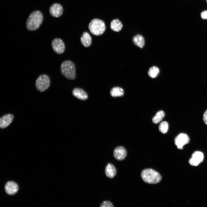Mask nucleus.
I'll list each match as a JSON object with an SVG mask.
<instances>
[{"mask_svg":"<svg viewBox=\"0 0 207 207\" xmlns=\"http://www.w3.org/2000/svg\"><path fill=\"white\" fill-rule=\"evenodd\" d=\"M43 19V15L40 11H36L32 12L29 15L26 22L27 29L30 31L37 30L41 24Z\"/></svg>","mask_w":207,"mask_h":207,"instance_id":"1","label":"nucleus"},{"mask_svg":"<svg viewBox=\"0 0 207 207\" xmlns=\"http://www.w3.org/2000/svg\"><path fill=\"white\" fill-rule=\"evenodd\" d=\"M141 176L144 182L149 184L157 183L162 179L161 176L158 172L150 168L143 170L141 173Z\"/></svg>","mask_w":207,"mask_h":207,"instance_id":"2","label":"nucleus"},{"mask_svg":"<svg viewBox=\"0 0 207 207\" xmlns=\"http://www.w3.org/2000/svg\"><path fill=\"white\" fill-rule=\"evenodd\" d=\"M62 74L65 77L70 80H74L76 78V69L73 62L70 60L63 62L60 66Z\"/></svg>","mask_w":207,"mask_h":207,"instance_id":"3","label":"nucleus"},{"mask_svg":"<svg viewBox=\"0 0 207 207\" xmlns=\"http://www.w3.org/2000/svg\"><path fill=\"white\" fill-rule=\"evenodd\" d=\"M88 27L90 32L96 36L102 34L106 29V25L104 22L97 18L93 19L89 23Z\"/></svg>","mask_w":207,"mask_h":207,"instance_id":"4","label":"nucleus"},{"mask_svg":"<svg viewBox=\"0 0 207 207\" xmlns=\"http://www.w3.org/2000/svg\"><path fill=\"white\" fill-rule=\"evenodd\" d=\"M50 84V80L46 74L39 75L35 81V86L37 90L41 92L45 91L49 88Z\"/></svg>","mask_w":207,"mask_h":207,"instance_id":"5","label":"nucleus"},{"mask_svg":"<svg viewBox=\"0 0 207 207\" xmlns=\"http://www.w3.org/2000/svg\"><path fill=\"white\" fill-rule=\"evenodd\" d=\"M189 141L190 139L188 135L184 133H180L175 137V144L178 149H182L183 146L189 143Z\"/></svg>","mask_w":207,"mask_h":207,"instance_id":"6","label":"nucleus"},{"mask_svg":"<svg viewBox=\"0 0 207 207\" xmlns=\"http://www.w3.org/2000/svg\"><path fill=\"white\" fill-rule=\"evenodd\" d=\"M51 45L54 51L57 54L64 53L65 49V45L63 41L60 39L56 38L51 42Z\"/></svg>","mask_w":207,"mask_h":207,"instance_id":"7","label":"nucleus"},{"mask_svg":"<svg viewBox=\"0 0 207 207\" xmlns=\"http://www.w3.org/2000/svg\"><path fill=\"white\" fill-rule=\"evenodd\" d=\"M203 153L199 151L195 152L189 160V163L192 166H197L202 162L204 159Z\"/></svg>","mask_w":207,"mask_h":207,"instance_id":"8","label":"nucleus"},{"mask_svg":"<svg viewBox=\"0 0 207 207\" xmlns=\"http://www.w3.org/2000/svg\"><path fill=\"white\" fill-rule=\"evenodd\" d=\"M113 155L116 159L121 161L124 159L127 156V152L126 149L122 146L116 147L113 152Z\"/></svg>","mask_w":207,"mask_h":207,"instance_id":"9","label":"nucleus"},{"mask_svg":"<svg viewBox=\"0 0 207 207\" xmlns=\"http://www.w3.org/2000/svg\"><path fill=\"white\" fill-rule=\"evenodd\" d=\"M63 10L62 6L57 3L52 4L49 8V12L51 15L56 18L62 15Z\"/></svg>","mask_w":207,"mask_h":207,"instance_id":"10","label":"nucleus"},{"mask_svg":"<svg viewBox=\"0 0 207 207\" xmlns=\"http://www.w3.org/2000/svg\"><path fill=\"white\" fill-rule=\"evenodd\" d=\"M5 192L7 194L13 195L18 191V187L15 182L13 181H9L5 184Z\"/></svg>","mask_w":207,"mask_h":207,"instance_id":"11","label":"nucleus"},{"mask_svg":"<svg viewBox=\"0 0 207 207\" xmlns=\"http://www.w3.org/2000/svg\"><path fill=\"white\" fill-rule=\"evenodd\" d=\"M14 119V116L11 114L5 115L0 119V127L1 129L7 127L12 122Z\"/></svg>","mask_w":207,"mask_h":207,"instance_id":"12","label":"nucleus"},{"mask_svg":"<svg viewBox=\"0 0 207 207\" xmlns=\"http://www.w3.org/2000/svg\"><path fill=\"white\" fill-rule=\"evenodd\" d=\"M105 173L108 177L111 179L113 178L116 174V169L113 164L109 163L106 167Z\"/></svg>","mask_w":207,"mask_h":207,"instance_id":"13","label":"nucleus"},{"mask_svg":"<svg viewBox=\"0 0 207 207\" xmlns=\"http://www.w3.org/2000/svg\"><path fill=\"white\" fill-rule=\"evenodd\" d=\"M73 95L77 98L82 100H85L88 97L87 93L83 89L75 88L72 91Z\"/></svg>","mask_w":207,"mask_h":207,"instance_id":"14","label":"nucleus"},{"mask_svg":"<svg viewBox=\"0 0 207 207\" xmlns=\"http://www.w3.org/2000/svg\"><path fill=\"white\" fill-rule=\"evenodd\" d=\"M82 44L85 47H89L91 43L92 39L91 36L87 32H84L80 38Z\"/></svg>","mask_w":207,"mask_h":207,"instance_id":"15","label":"nucleus"},{"mask_svg":"<svg viewBox=\"0 0 207 207\" xmlns=\"http://www.w3.org/2000/svg\"><path fill=\"white\" fill-rule=\"evenodd\" d=\"M122 27L121 22L118 19L113 20L110 23V28L114 32H118L121 30Z\"/></svg>","mask_w":207,"mask_h":207,"instance_id":"16","label":"nucleus"},{"mask_svg":"<svg viewBox=\"0 0 207 207\" xmlns=\"http://www.w3.org/2000/svg\"><path fill=\"white\" fill-rule=\"evenodd\" d=\"M133 43L138 47L142 48L144 46L145 40L143 37L140 35H137L133 38Z\"/></svg>","mask_w":207,"mask_h":207,"instance_id":"17","label":"nucleus"},{"mask_svg":"<svg viewBox=\"0 0 207 207\" xmlns=\"http://www.w3.org/2000/svg\"><path fill=\"white\" fill-rule=\"evenodd\" d=\"M110 94L113 97H117L123 96L124 94L123 89L119 87H115L110 90Z\"/></svg>","mask_w":207,"mask_h":207,"instance_id":"18","label":"nucleus"},{"mask_svg":"<svg viewBox=\"0 0 207 207\" xmlns=\"http://www.w3.org/2000/svg\"><path fill=\"white\" fill-rule=\"evenodd\" d=\"M165 113L162 110H160L156 113L152 119L153 122L155 124L159 123L164 118Z\"/></svg>","mask_w":207,"mask_h":207,"instance_id":"19","label":"nucleus"},{"mask_svg":"<svg viewBox=\"0 0 207 207\" xmlns=\"http://www.w3.org/2000/svg\"><path fill=\"white\" fill-rule=\"evenodd\" d=\"M159 69L158 67L153 66L151 67L148 71V74L151 78H154L156 77L159 73Z\"/></svg>","mask_w":207,"mask_h":207,"instance_id":"20","label":"nucleus"},{"mask_svg":"<svg viewBox=\"0 0 207 207\" xmlns=\"http://www.w3.org/2000/svg\"><path fill=\"white\" fill-rule=\"evenodd\" d=\"M168 129V124L166 121L161 122L159 126V130L160 132L163 134L166 133Z\"/></svg>","mask_w":207,"mask_h":207,"instance_id":"21","label":"nucleus"},{"mask_svg":"<svg viewBox=\"0 0 207 207\" xmlns=\"http://www.w3.org/2000/svg\"><path fill=\"white\" fill-rule=\"evenodd\" d=\"M100 207H113V204L108 201H105L103 202L100 206Z\"/></svg>","mask_w":207,"mask_h":207,"instance_id":"22","label":"nucleus"},{"mask_svg":"<svg viewBox=\"0 0 207 207\" xmlns=\"http://www.w3.org/2000/svg\"><path fill=\"white\" fill-rule=\"evenodd\" d=\"M201 16L203 19H207V10L202 12L201 14Z\"/></svg>","mask_w":207,"mask_h":207,"instance_id":"23","label":"nucleus"},{"mask_svg":"<svg viewBox=\"0 0 207 207\" xmlns=\"http://www.w3.org/2000/svg\"><path fill=\"white\" fill-rule=\"evenodd\" d=\"M203 120L204 122L207 125V110H206L203 114Z\"/></svg>","mask_w":207,"mask_h":207,"instance_id":"24","label":"nucleus"},{"mask_svg":"<svg viewBox=\"0 0 207 207\" xmlns=\"http://www.w3.org/2000/svg\"><path fill=\"white\" fill-rule=\"evenodd\" d=\"M206 1H207V0H206Z\"/></svg>","mask_w":207,"mask_h":207,"instance_id":"25","label":"nucleus"}]
</instances>
